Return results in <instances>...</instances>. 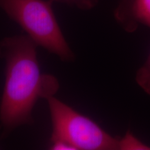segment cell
<instances>
[{"instance_id": "1", "label": "cell", "mask_w": 150, "mask_h": 150, "mask_svg": "<svg viewBox=\"0 0 150 150\" xmlns=\"http://www.w3.org/2000/svg\"><path fill=\"white\" fill-rule=\"evenodd\" d=\"M38 45L29 35L0 41V59L5 61V83L0 103L3 135L17 127L33 124L32 110L40 98L54 96L59 84L54 76L40 73Z\"/></svg>"}, {"instance_id": "2", "label": "cell", "mask_w": 150, "mask_h": 150, "mask_svg": "<svg viewBox=\"0 0 150 150\" xmlns=\"http://www.w3.org/2000/svg\"><path fill=\"white\" fill-rule=\"evenodd\" d=\"M52 0H0V8L23 29L38 45L65 62L74 55L62 33Z\"/></svg>"}, {"instance_id": "3", "label": "cell", "mask_w": 150, "mask_h": 150, "mask_svg": "<svg viewBox=\"0 0 150 150\" xmlns=\"http://www.w3.org/2000/svg\"><path fill=\"white\" fill-rule=\"evenodd\" d=\"M46 99L52 124L51 142H65L76 150L120 149V138L108 134L91 118L54 96Z\"/></svg>"}, {"instance_id": "4", "label": "cell", "mask_w": 150, "mask_h": 150, "mask_svg": "<svg viewBox=\"0 0 150 150\" xmlns=\"http://www.w3.org/2000/svg\"><path fill=\"white\" fill-rule=\"evenodd\" d=\"M114 16L128 33L136 31L140 25L150 28V0H120Z\"/></svg>"}, {"instance_id": "5", "label": "cell", "mask_w": 150, "mask_h": 150, "mask_svg": "<svg viewBox=\"0 0 150 150\" xmlns=\"http://www.w3.org/2000/svg\"><path fill=\"white\" fill-rule=\"evenodd\" d=\"M136 81L138 85L150 95V53L145 63L137 71Z\"/></svg>"}, {"instance_id": "6", "label": "cell", "mask_w": 150, "mask_h": 150, "mask_svg": "<svg viewBox=\"0 0 150 150\" xmlns=\"http://www.w3.org/2000/svg\"><path fill=\"white\" fill-rule=\"evenodd\" d=\"M130 149H150V148L128 131L120 138V150Z\"/></svg>"}, {"instance_id": "7", "label": "cell", "mask_w": 150, "mask_h": 150, "mask_svg": "<svg viewBox=\"0 0 150 150\" xmlns=\"http://www.w3.org/2000/svg\"><path fill=\"white\" fill-rule=\"evenodd\" d=\"M52 1H61L69 5L75 6L77 8L83 10H88L93 8L97 4L98 0H52Z\"/></svg>"}, {"instance_id": "8", "label": "cell", "mask_w": 150, "mask_h": 150, "mask_svg": "<svg viewBox=\"0 0 150 150\" xmlns=\"http://www.w3.org/2000/svg\"><path fill=\"white\" fill-rule=\"evenodd\" d=\"M50 149L53 150H76L74 147L67 142L61 141V140H56L52 142V146Z\"/></svg>"}]
</instances>
